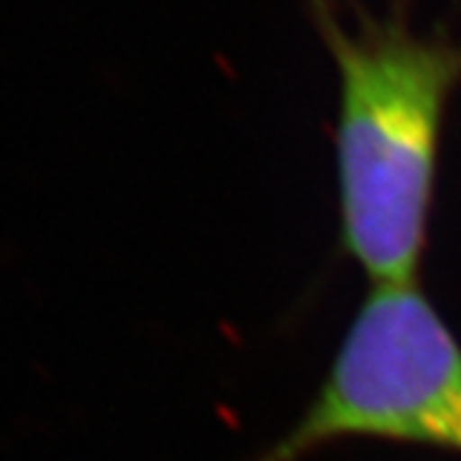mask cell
Returning a JSON list of instances; mask_svg holds the SVG:
<instances>
[{"instance_id":"6da1fadb","label":"cell","mask_w":461,"mask_h":461,"mask_svg":"<svg viewBox=\"0 0 461 461\" xmlns=\"http://www.w3.org/2000/svg\"><path fill=\"white\" fill-rule=\"evenodd\" d=\"M339 75L336 185L346 254L372 287L418 285L429 249L448 103L461 85V36L420 32L402 0L357 8L308 0Z\"/></svg>"},{"instance_id":"7a4b0ae2","label":"cell","mask_w":461,"mask_h":461,"mask_svg":"<svg viewBox=\"0 0 461 461\" xmlns=\"http://www.w3.org/2000/svg\"><path fill=\"white\" fill-rule=\"evenodd\" d=\"M362 438L461 456V344L418 285L372 287L311 405L254 461Z\"/></svg>"}]
</instances>
